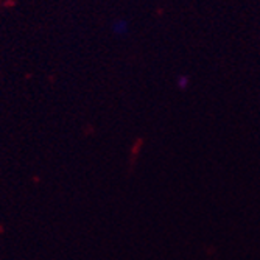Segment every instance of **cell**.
Wrapping results in <instances>:
<instances>
[{"mask_svg": "<svg viewBox=\"0 0 260 260\" xmlns=\"http://www.w3.org/2000/svg\"><path fill=\"white\" fill-rule=\"evenodd\" d=\"M179 84H181V87H184V86L187 84V78H181V81H179Z\"/></svg>", "mask_w": 260, "mask_h": 260, "instance_id": "6da1fadb", "label": "cell"}]
</instances>
